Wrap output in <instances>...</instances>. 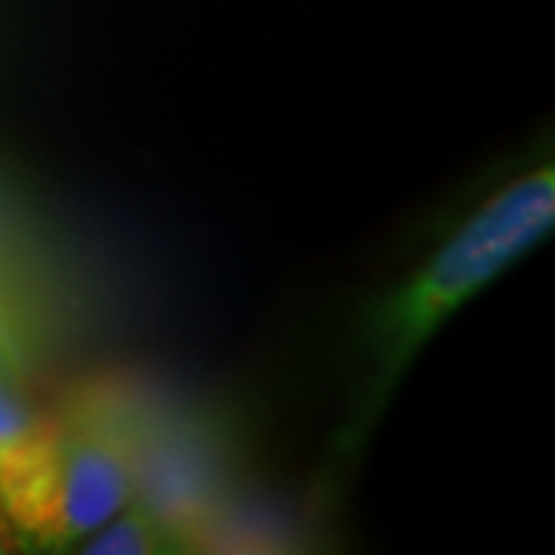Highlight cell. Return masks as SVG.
<instances>
[{"label":"cell","mask_w":555,"mask_h":555,"mask_svg":"<svg viewBox=\"0 0 555 555\" xmlns=\"http://www.w3.org/2000/svg\"><path fill=\"white\" fill-rule=\"evenodd\" d=\"M553 225L555 170L546 160L503 182L414 272L371 302L358 327L356 401L339 451L358 448L371 436L401 377L438 327L513 262L531 254Z\"/></svg>","instance_id":"cell-1"},{"label":"cell","mask_w":555,"mask_h":555,"mask_svg":"<svg viewBox=\"0 0 555 555\" xmlns=\"http://www.w3.org/2000/svg\"><path fill=\"white\" fill-rule=\"evenodd\" d=\"M137 469L120 438L78 420L56 429V444L28 513L16 528L40 553H72L137 496Z\"/></svg>","instance_id":"cell-2"},{"label":"cell","mask_w":555,"mask_h":555,"mask_svg":"<svg viewBox=\"0 0 555 555\" xmlns=\"http://www.w3.org/2000/svg\"><path fill=\"white\" fill-rule=\"evenodd\" d=\"M50 420L31 408L22 379L0 374V518L13 525L28 506L56 441Z\"/></svg>","instance_id":"cell-3"},{"label":"cell","mask_w":555,"mask_h":555,"mask_svg":"<svg viewBox=\"0 0 555 555\" xmlns=\"http://www.w3.org/2000/svg\"><path fill=\"white\" fill-rule=\"evenodd\" d=\"M38 356V321L20 254L0 225V374L22 379Z\"/></svg>","instance_id":"cell-4"},{"label":"cell","mask_w":555,"mask_h":555,"mask_svg":"<svg viewBox=\"0 0 555 555\" xmlns=\"http://www.w3.org/2000/svg\"><path fill=\"white\" fill-rule=\"evenodd\" d=\"M192 537L182 534L170 521L145 506L142 500H130L120 513L100 525L96 531L80 540L72 553L80 555H164V553H189Z\"/></svg>","instance_id":"cell-5"}]
</instances>
